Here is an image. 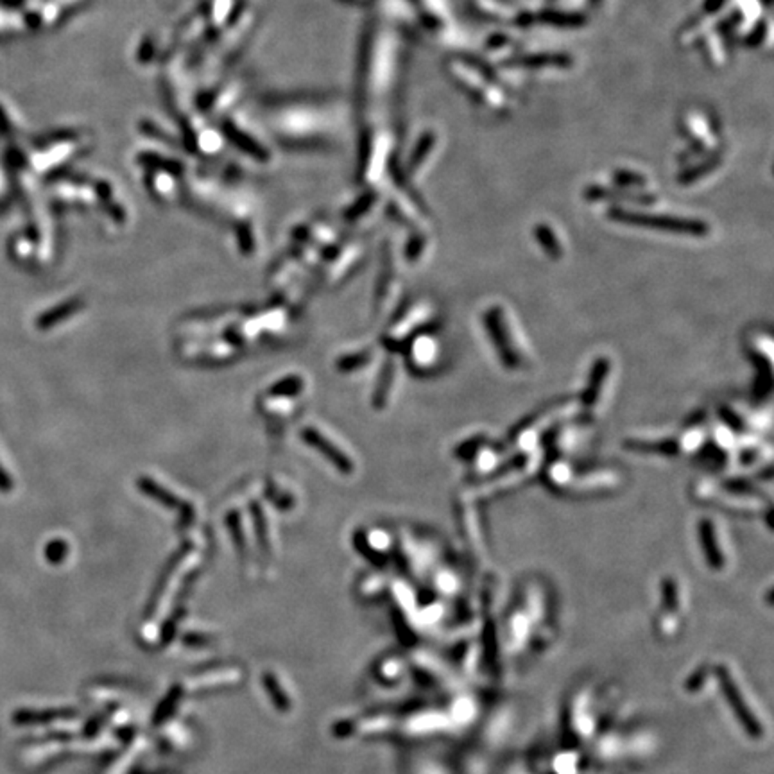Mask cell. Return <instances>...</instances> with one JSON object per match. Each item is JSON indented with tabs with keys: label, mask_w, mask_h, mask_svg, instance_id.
Returning <instances> with one entry per match:
<instances>
[{
	"label": "cell",
	"mask_w": 774,
	"mask_h": 774,
	"mask_svg": "<svg viewBox=\"0 0 774 774\" xmlns=\"http://www.w3.org/2000/svg\"><path fill=\"white\" fill-rule=\"evenodd\" d=\"M486 326L489 328V335L493 339L495 348H497L498 355L502 357L504 364L507 368H518L522 364V355L518 351H515V344L511 339L509 326L506 323L504 312L500 308H493L486 314Z\"/></svg>",
	"instance_id": "cell-2"
},
{
	"label": "cell",
	"mask_w": 774,
	"mask_h": 774,
	"mask_svg": "<svg viewBox=\"0 0 774 774\" xmlns=\"http://www.w3.org/2000/svg\"><path fill=\"white\" fill-rule=\"evenodd\" d=\"M11 488H13V480H11L9 473L6 472V468L0 463V491L8 493V491H11Z\"/></svg>",
	"instance_id": "cell-8"
},
{
	"label": "cell",
	"mask_w": 774,
	"mask_h": 774,
	"mask_svg": "<svg viewBox=\"0 0 774 774\" xmlns=\"http://www.w3.org/2000/svg\"><path fill=\"white\" fill-rule=\"evenodd\" d=\"M719 678H721V685H723L724 697H726L728 705L735 712L737 721L748 731V735H751L753 739H762L764 737V726H762V723H758L755 712L748 706V699H746L739 683L733 678V672L723 665L719 669Z\"/></svg>",
	"instance_id": "cell-1"
},
{
	"label": "cell",
	"mask_w": 774,
	"mask_h": 774,
	"mask_svg": "<svg viewBox=\"0 0 774 774\" xmlns=\"http://www.w3.org/2000/svg\"><path fill=\"white\" fill-rule=\"evenodd\" d=\"M538 235H540V243L543 244V247H545L547 251H549L550 255L552 256H558V253L561 255V249H559V244H554V240L550 237V231L549 228H540V231H538Z\"/></svg>",
	"instance_id": "cell-7"
},
{
	"label": "cell",
	"mask_w": 774,
	"mask_h": 774,
	"mask_svg": "<svg viewBox=\"0 0 774 774\" xmlns=\"http://www.w3.org/2000/svg\"><path fill=\"white\" fill-rule=\"evenodd\" d=\"M699 538H701V547L705 550L706 561L712 568H721L724 567V554L719 547V540L715 536V529L712 525L710 520H703L699 524Z\"/></svg>",
	"instance_id": "cell-4"
},
{
	"label": "cell",
	"mask_w": 774,
	"mask_h": 774,
	"mask_svg": "<svg viewBox=\"0 0 774 774\" xmlns=\"http://www.w3.org/2000/svg\"><path fill=\"white\" fill-rule=\"evenodd\" d=\"M308 437H310V441H314V443H316V445H317V446H321V448L325 450L326 454H330V457H332V459H333V461H337V464H339V466H341V468H348L346 459H342V457H341V454H339L337 450H333V448H332V446H328V445H326V443H325V441H323V439H321V437H319V436H317V434H312V436H308Z\"/></svg>",
	"instance_id": "cell-6"
},
{
	"label": "cell",
	"mask_w": 774,
	"mask_h": 774,
	"mask_svg": "<svg viewBox=\"0 0 774 774\" xmlns=\"http://www.w3.org/2000/svg\"><path fill=\"white\" fill-rule=\"evenodd\" d=\"M608 373H610V362L606 359H601L593 366L592 375H590V380L586 384V389H584L583 394V405L586 409H592L593 405H597L601 391L604 387L606 378H608Z\"/></svg>",
	"instance_id": "cell-5"
},
{
	"label": "cell",
	"mask_w": 774,
	"mask_h": 774,
	"mask_svg": "<svg viewBox=\"0 0 774 774\" xmlns=\"http://www.w3.org/2000/svg\"><path fill=\"white\" fill-rule=\"evenodd\" d=\"M615 219L624 222H633V225L640 226H653V228L665 229V231H672V234H683V235H705L708 229L703 222L697 221H687V219H671V217H649V216H638V213H626V212H613Z\"/></svg>",
	"instance_id": "cell-3"
}]
</instances>
